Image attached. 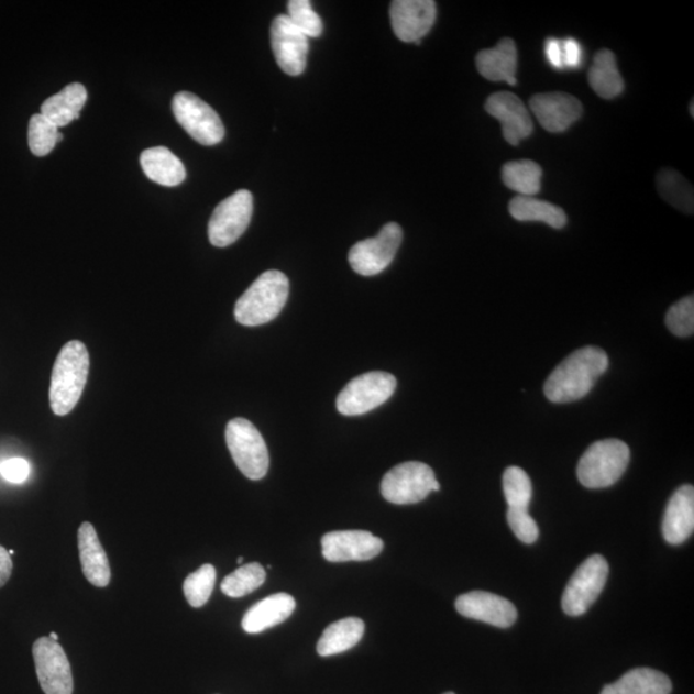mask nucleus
Masks as SVG:
<instances>
[{"instance_id":"obj_6","label":"nucleus","mask_w":694,"mask_h":694,"mask_svg":"<svg viewBox=\"0 0 694 694\" xmlns=\"http://www.w3.org/2000/svg\"><path fill=\"white\" fill-rule=\"evenodd\" d=\"M434 472L422 462H406L388 471L381 483L383 497L393 505L407 506L425 500L439 492Z\"/></svg>"},{"instance_id":"obj_1","label":"nucleus","mask_w":694,"mask_h":694,"mask_svg":"<svg viewBox=\"0 0 694 694\" xmlns=\"http://www.w3.org/2000/svg\"><path fill=\"white\" fill-rule=\"evenodd\" d=\"M608 368V356L596 346L576 350L557 367L544 385L547 399L557 404L581 400Z\"/></svg>"},{"instance_id":"obj_19","label":"nucleus","mask_w":694,"mask_h":694,"mask_svg":"<svg viewBox=\"0 0 694 694\" xmlns=\"http://www.w3.org/2000/svg\"><path fill=\"white\" fill-rule=\"evenodd\" d=\"M694 530V489L684 485L670 498L663 516L662 533L669 544L679 546L689 539Z\"/></svg>"},{"instance_id":"obj_35","label":"nucleus","mask_w":694,"mask_h":694,"mask_svg":"<svg viewBox=\"0 0 694 694\" xmlns=\"http://www.w3.org/2000/svg\"><path fill=\"white\" fill-rule=\"evenodd\" d=\"M288 19L308 37H318L323 33V21L312 10L309 0H289Z\"/></svg>"},{"instance_id":"obj_21","label":"nucleus","mask_w":694,"mask_h":694,"mask_svg":"<svg viewBox=\"0 0 694 694\" xmlns=\"http://www.w3.org/2000/svg\"><path fill=\"white\" fill-rule=\"evenodd\" d=\"M295 608L296 601L289 594H272L249 609L243 616L242 628L249 635H257L286 621Z\"/></svg>"},{"instance_id":"obj_32","label":"nucleus","mask_w":694,"mask_h":694,"mask_svg":"<svg viewBox=\"0 0 694 694\" xmlns=\"http://www.w3.org/2000/svg\"><path fill=\"white\" fill-rule=\"evenodd\" d=\"M216 582L217 570L210 563L202 564L200 569L189 574L183 584V592L188 604L195 608L208 604Z\"/></svg>"},{"instance_id":"obj_11","label":"nucleus","mask_w":694,"mask_h":694,"mask_svg":"<svg viewBox=\"0 0 694 694\" xmlns=\"http://www.w3.org/2000/svg\"><path fill=\"white\" fill-rule=\"evenodd\" d=\"M403 242L399 224L388 223L376 238L355 243L350 250L349 263L355 273L364 277L383 273L395 258Z\"/></svg>"},{"instance_id":"obj_36","label":"nucleus","mask_w":694,"mask_h":694,"mask_svg":"<svg viewBox=\"0 0 694 694\" xmlns=\"http://www.w3.org/2000/svg\"><path fill=\"white\" fill-rule=\"evenodd\" d=\"M667 326L678 338H689L694 332V297L686 296L673 305L667 315Z\"/></svg>"},{"instance_id":"obj_30","label":"nucleus","mask_w":694,"mask_h":694,"mask_svg":"<svg viewBox=\"0 0 694 694\" xmlns=\"http://www.w3.org/2000/svg\"><path fill=\"white\" fill-rule=\"evenodd\" d=\"M658 189L663 200L675 209L693 213V187L682 174L673 169H662L658 174Z\"/></svg>"},{"instance_id":"obj_45","label":"nucleus","mask_w":694,"mask_h":694,"mask_svg":"<svg viewBox=\"0 0 694 694\" xmlns=\"http://www.w3.org/2000/svg\"><path fill=\"white\" fill-rule=\"evenodd\" d=\"M9 553H10V555H13V554H14V551H12V549H11V551H9Z\"/></svg>"},{"instance_id":"obj_40","label":"nucleus","mask_w":694,"mask_h":694,"mask_svg":"<svg viewBox=\"0 0 694 694\" xmlns=\"http://www.w3.org/2000/svg\"><path fill=\"white\" fill-rule=\"evenodd\" d=\"M544 53L549 64L557 70H561L563 68V57H562V42L559 40H554V37H549L544 44Z\"/></svg>"},{"instance_id":"obj_31","label":"nucleus","mask_w":694,"mask_h":694,"mask_svg":"<svg viewBox=\"0 0 694 694\" xmlns=\"http://www.w3.org/2000/svg\"><path fill=\"white\" fill-rule=\"evenodd\" d=\"M265 581V569L261 563L253 562L229 574L221 583V592L228 597L241 598L261 588Z\"/></svg>"},{"instance_id":"obj_44","label":"nucleus","mask_w":694,"mask_h":694,"mask_svg":"<svg viewBox=\"0 0 694 694\" xmlns=\"http://www.w3.org/2000/svg\"><path fill=\"white\" fill-rule=\"evenodd\" d=\"M238 562H239V563H242V562H243L242 557H240V559L238 560Z\"/></svg>"},{"instance_id":"obj_34","label":"nucleus","mask_w":694,"mask_h":694,"mask_svg":"<svg viewBox=\"0 0 694 694\" xmlns=\"http://www.w3.org/2000/svg\"><path fill=\"white\" fill-rule=\"evenodd\" d=\"M58 129L42 113H36L30 119L27 140L33 155L44 157L51 154L57 144Z\"/></svg>"},{"instance_id":"obj_39","label":"nucleus","mask_w":694,"mask_h":694,"mask_svg":"<svg viewBox=\"0 0 694 694\" xmlns=\"http://www.w3.org/2000/svg\"><path fill=\"white\" fill-rule=\"evenodd\" d=\"M563 68H579L583 64L584 52L581 43L572 37L562 42Z\"/></svg>"},{"instance_id":"obj_43","label":"nucleus","mask_w":694,"mask_h":694,"mask_svg":"<svg viewBox=\"0 0 694 694\" xmlns=\"http://www.w3.org/2000/svg\"><path fill=\"white\" fill-rule=\"evenodd\" d=\"M691 113H692V117H694V112H693V101H692V103H691Z\"/></svg>"},{"instance_id":"obj_17","label":"nucleus","mask_w":694,"mask_h":694,"mask_svg":"<svg viewBox=\"0 0 694 694\" xmlns=\"http://www.w3.org/2000/svg\"><path fill=\"white\" fill-rule=\"evenodd\" d=\"M456 612L467 619L493 625L497 628H509L517 620V609L513 602L487 592H470L455 601Z\"/></svg>"},{"instance_id":"obj_5","label":"nucleus","mask_w":694,"mask_h":694,"mask_svg":"<svg viewBox=\"0 0 694 694\" xmlns=\"http://www.w3.org/2000/svg\"><path fill=\"white\" fill-rule=\"evenodd\" d=\"M225 440L229 452L243 475L257 482L268 474V448L262 433L247 419L234 418L229 421Z\"/></svg>"},{"instance_id":"obj_16","label":"nucleus","mask_w":694,"mask_h":694,"mask_svg":"<svg viewBox=\"0 0 694 694\" xmlns=\"http://www.w3.org/2000/svg\"><path fill=\"white\" fill-rule=\"evenodd\" d=\"M485 110L502 124V132L510 146L529 139L533 131L530 112L524 102L510 91H498L487 98Z\"/></svg>"},{"instance_id":"obj_29","label":"nucleus","mask_w":694,"mask_h":694,"mask_svg":"<svg viewBox=\"0 0 694 694\" xmlns=\"http://www.w3.org/2000/svg\"><path fill=\"white\" fill-rule=\"evenodd\" d=\"M543 169L531 159L509 162L502 169L503 183L518 196L533 197L540 192Z\"/></svg>"},{"instance_id":"obj_4","label":"nucleus","mask_w":694,"mask_h":694,"mask_svg":"<svg viewBox=\"0 0 694 694\" xmlns=\"http://www.w3.org/2000/svg\"><path fill=\"white\" fill-rule=\"evenodd\" d=\"M630 449L624 441L606 439L594 442L577 464V478L588 489L613 486L627 471Z\"/></svg>"},{"instance_id":"obj_20","label":"nucleus","mask_w":694,"mask_h":694,"mask_svg":"<svg viewBox=\"0 0 694 694\" xmlns=\"http://www.w3.org/2000/svg\"><path fill=\"white\" fill-rule=\"evenodd\" d=\"M78 541L84 576L91 585L104 588L111 582V569L95 526L90 522L81 524Z\"/></svg>"},{"instance_id":"obj_42","label":"nucleus","mask_w":694,"mask_h":694,"mask_svg":"<svg viewBox=\"0 0 694 694\" xmlns=\"http://www.w3.org/2000/svg\"><path fill=\"white\" fill-rule=\"evenodd\" d=\"M49 638H51L52 640H55V642H58V635H56V632H51Z\"/></svg>"},{"instance_id":"obj_33","label":"nucleus","mask_w":694,"mask_h":694,"mask_svg":"<svg viewBox=\"0 0 694 694\" xmlns=\"http://www.w3.org/2000/svg\"><path fill=\"white\" fill-rule=\"evenodd\" d=\"M503 492L508 508L528 509L532 498L531 480L520 467H508L503 474Z\"/></svg>"},{"instance_id":"obj_3","label":"nucleus","mask_w":694,"mask_h":694,"mask_svg":"<svg viewBox=\"0 0 694 694\" xmlns=\"http://www.w3.org/2000/svg\"><path fill=\"white\" fill-rule=\"evenodd\" d=\"M289 280L279 271L262 274L234 307L235 320L242 326L257 327L272 322L288 300Z\"/></svg>"},{"instance_id":"obj_18","label":"nucleus","mask_w":694,"mask_h":694,"mask_svg":"<svg viewBox=\"0 0 694 694\" xmlns=\"http://www.w3.org/2000/svg\"><path fill=\"white\" fill-rule=\"evenodd\" d=\"M530 109L549 133H563L583 114V104L566 93H543L530 99Z\"/></svg>"},{"instance_id":"obj_22","label":"nucleus","mask_w":694,"mask_h":694,"mask_svg":"<svg viewBox=\"0 0 694 694\" xmlns=\"http://www.w3.org/2000/svg\"><path fill=\"white\" fill-rule=\"evenodd\" d=\"M480 75L491 81H506L516 86L517 48L509 37L502 40L494 48L484 49L476 57Z\"/></svg>"},{"instance_id":"obj_23","label":"nucleus","mask_w":694,"mask_h":694,"mask_svg":"<svg viewBox=\"0 0 694 694\" xmlns=\"http://www.w3.org/2000/svg\"><path fill=\"white\" fill-rule=\"evenodd\" d=\"M141 165L147 178L157 185L177 187L186 179L185 165L166 147L143 151Z\"/></svg>"},{"instance_id":"obj_28","label":"nucleus","mask_w":694,"mask_h":694,"mask_svg":"<svg viewBox=\"0 0 694 694\" xmlns=\"http://www.w3.org/2000/svg\"><path fill=\"white\" fill-rule=\"evenodd\" d=\"M590 84L601 98L613 99L623 93L625 84L612 51L602 49L594 57Z\"/></svg>"},{"instance_id":"obj_25","label":"nucleus","mask_w":694,"mask_h":694,"mask_svg":"<svg viewBox=\"0 0 694 694\" xmlns=\"http://www.w3.org/2000/svg\"><path fill=\"white\" fill-rule=\"evenodd\" d=\"M670 679L661 671L637 668L624 674L619 681L608 684L601 694H670Z\"/></svg>"},{"instance_id":"obj_41","label":"nucleus","mask_w":694,"mask_h":694,"mask_svg":"<svg viewBox=\"0 0 694 694\" xmlns=\"http://www.w3.org/2000/svg\"><path fill=\"white\" fill-rule=\"evenodd\" d=\"M13 562L9 551L0 546V588L9 583L12 575Z\"/></svg>"},{"instance_id":"obj_15","label":"nucleus","mask_w":694,"mask_h":694,"mask_svg":"<svg viewBox=\"0 0 694 694\" xmlns=\"http://www.w3.org/2000/svg\"><path fill=\"white\" fill-rule=\"evenodd\" d=\"M390 19L398 40L419 44L437 20V3L432 0H395L390 7Z\"/></svg>"},{"instance_id":"obj_2","label":"nucleus","mask_w":694,"mask_h":694,"mask_svg":"<svg viewBox=\"0 0 694 694\" xmlns=\"http://www.w3.org/2000/svg\"><path fill=\"white\" fill-rule=\"evenodd\" d=\"M89 353L81 341H70L60 349L53 367L49 401L53 414L66 416L79 403L89 375Z\"/></svg>"},{"instance_id":"obj_46","label":"nucleus","mask_w":694,"mask_h":694,"mask_svg":"<svg viewBox=\"0 0 694 694\" xmlns=\"http://www.w3.org/2000/svg\"><path fill=\"white\" fill-rule=\"evenodd\" d=\"M444 694H455V693H453V692H448V693H444Z\"/></svg>"},{"instance_id":"obj_10","label":"nucleus","mask_w":694,"mask_h":694,"mask_svg":"<svg viewBox=\"0 0 694 694\" xmlns=\"http://www.w3.org/2000/svg\"><path fill=\"white\" fill-rule=\"evenodd\" d=\"M254 212V197L246 189H240L221 201L209 221V240L212 246L233 245L250 225Z\"/></svg>"},{"instance_id":"obj_14","label":"nucleus","mask_w":694,"mask_h":694,"mask_svg":"<svg viewBox=\"0 0 694 694\" xmlns=\"http://www.w3.org/2000/svg\"><path fill=\"white\" fill-rule=\"evenodd\" d=\"M383 551V539L370 531H332L322 538L323 557L330 562L370 561Z\"/></svg>"},{"instance_id":"obj_7","label":"nucleus","mask_w":694,"mask_h":694,"mask_svg":"<svg viewBox=\"0 0 694 694\" xmlns=\"http://www.w3.org/2000/svg\"><path fill=\"white\" fill-rule=\"evenodd\" d=\"M396 378L386 372H370L357 376L342 388L335 407L343 416H362L376 409L392 398L396 390Z\"/></svg>"},{"instance_id":"obj_37","label":"nucleus","mask_w":694,"mask_h":694,"mask_svg":"<svg viewBox=\"0 0 694 694\" xmlns=\"http://www.w3.org/2000/svg\"><path fill=\"white\" fill-rule=\"evenodd\" d=\"M507 521L518 540L525 544L536 543L539 538V528L528 509L508 508Z\"/></svg>"},{"instance_id":"obj_26","label":"nucleus","mask_w":694,"mask_h":694,"mask_svg":"<svg viewBox=\"0 0 694 694\" xmlns=\"http://www.w3.org/2000/svg\"><path fill=\"white\" fill-rule=\"evenodd\" d=\"M364 621L357 617H348L327 627L317 645V652L322 658L352 650L364 635Z\"/></svg>"},{"instance_id":"obj_8","label":"nucleus","mask_w":694,"mask_h":694,"mask_svg":"<svg viewBox=\"0 0 694 694\" xmlns=\"http://www.w3.org/2000/svg\"><path fill=\"white\" fill-rule=\"evenodd\" d=\"M172 106L175 119L196 142L216 146L223 141L225 129L219 114L200 97L180 91L174 96Z\"/></svg>"},{"instance_id":"obj_27","label":"nucleus","mask_w":694,"mask_h":694,"mask_svg":"<svg viewBox=\"0 0 694 694\" xmlns=\"http://www.w3.org/2000/svg\"><path fill=\"white\" fill-rule=\"evenodd\" d=\"M509 213L518 221H540L554 229H562L568 224L566 213L559 206L536 197H515L509 202Z\"/></svg>"},{"instance_id":"obj_12","label":"nucleus","mask_w":694,"mask_h":694,"mask_svg":"<svg viewBox=\"0 0 694 694\" xmlns=\"http://www.w3.org/2000/svg\"><path fill=\"white\" fill-rule=\"evenodd\" d=\"M33 654L36 675L43 692L73 694V671L64 648L49 637H42L34 643Z\"/></svg>"},{"instance_id":"obj_24","label":"nucleus","mask_w":694,"mask_h":694,"mask_svg":"<svg viewBox=\"0 0 694 694\" xmlns=\"http://www.w3.org/2000/svg\"><path fill=\"white\" fill-rule=\"evenodd\" d=\"M88 93L80 82L68 84L59 93L52 96L42 104L41 113L57 128H64L79 119Z\"/></svg>"},{"instance_id":"obj_13","label":"nucleus","mask_w":694,"mask_h":694,"mask_svg":"<svg viewBox=\"0 0 694 694\" xmlns=\"http://www.w3.org/2000/svg\"><path fill=\"white\" fill-rule=\"evenodd\" d=\"M271 42L274 57L282 71L299 76L307 68L309 37L297 29L286 14H279L272 22Z\"/></svg>"},{"instance_id":"obj_38","label":"nucleus","mask_w":694,"mask_h":694,"mask_svg":"<svg viewBox=\"0 0 694 694\" xmlns=\"http://www.w3.org/2000/svg\"><path fill=\"white\" fill-rule=\"evenodd\" d=\"M0 475L11 484L25 483L30 475V464L24 458H10L0 462Z\"/></svg>"},{"instance_id":"obj_9","label":"nucleus","mask_w":694,"mask_h":694,"mask_svg":"<svg viewBox=\"0 0 694 694\" xmlns=\"http://www.w3.org/2000/svg\"><path fill=\"white\" fill-rule=\"evenodd\" d=\"M608 571V563L601 554H593L585 560L563 592V613L569 616H582L588 612L605 588Z\"/></svg>"}]
</instances>
